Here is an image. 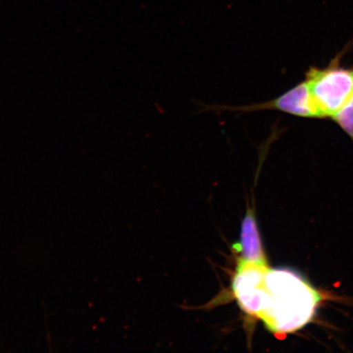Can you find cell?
<instances>
[{"mask_svg": "<svg viewBox=\"0 0 353 353\" xmlns=\"http://www.w3.org/2000/svg\"><path fill=\"white\" fill-rule=\"evenodd\" d=\"M199 103V112H230L240 114L260 112V110H276L291 116L307 118L323 119L319 108L311 95L306 81L291 88L278 98L265 103L246 105H229L221 104Z\"/></svg>", "mask_w": 353, "mask_h": 353, "instance_id": "3957f363", "label": "cell"}, {"mask_svg": "<svg viewBox=\"0 0 353 353\" xmlns=\"http://www.w3.org/2000/svg\"><path fill=\"white\" fill-rule=\"evenodd\" d=\"M268 263L238 260L232 281V291L242 311L259 319L266 305L265 276Z\"/></svg>", "mask_w": 353, "mask_h": 353, "instance_id": "277c9868", "label": "cell"}, {"mask_svg": "<svg viewBox=\"0 0 353 353\" xmlns=\"http://www.w3.org/2000/svg\"><path fill=\"white\" fill-rule=\"evenodd\" d=\"M233 250L240 254V259L247 262L267 263L254 212L247 211L241 224L240 241Z\"/></svg>", "mask_w": 353, "mask_h": 353, "instance_id": "5b68a950", "label": "cell"}, {"mask_svg": "<svg viewBox=\"0 0 353 353\" xmlns=\"http://www.w3.org/2000/svg\"><path fill=\"white\" fill-rule=\"evenodd\" d=\"M266 305L259 319L275 334H287L310 322L321 295L305 280L288 269L268 268L265 276Z\"/></svg>", "mask_w": 353, "mask_h": 353, "instance_id": "6da1fadb", "label": "cell"}, {"mask_svg": "<svg viewBox=\"0 0 353 353\" xmlns=\"http://www.w3.org/2000/svg\"><path fill=\"white\" fill-rule=\"evenodd\" d=\"M331 120L350 137L353 143V95L347 104L331 117Z\"/></svg>", "mask_w": 353, "mask_h": 353, "instance_id": "8992f818", "label": "cell"}, {"mask_svg": "<svg viewBox=\"0 0 353 353\" xmlns=\"http://www.w3.org/2000/svg\"><path fill=\"white\" fill-rule=\"evenodd\" d=\"M343 51L324 68H309L305 81L323 119H331L353 95V68L342 65Z\"/></svg>", "mask_w": 353, "mask_h": 353, "instance_id": "7a4b0ae2", "label": "cell"}]
</instances>
